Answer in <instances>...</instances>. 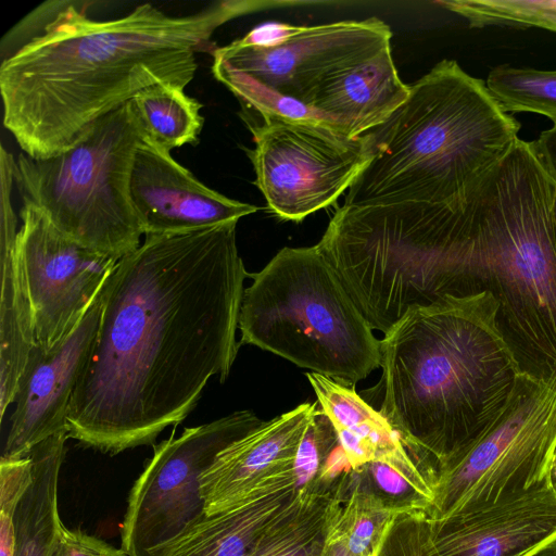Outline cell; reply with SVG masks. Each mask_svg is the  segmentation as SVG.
<instances>
[{"label": "cell", "instance_id": "22", "mask_svg": "<svg viewBox=\"0 0 556 556\" xmlns=\"http://www.w3.org/2000/svg\"><path fill=\"white\" fill-rule=\"evenodd\" d=\"M352 471V470H351ZM351 471L331 485L302 489L260 536L249 556H323Z\"/></svg>", "mask_w": 556, "mask_h": 556}, {"label": "cell", "instance_id": "9", "mask_svg": "<svg viewBox=\"0 0 556 556\" xmlns=\"http://www.w3.org/2000/svg\"><path fill=\"white\" fill-rule=\"evenodd\" d=\"M261 424L252 410H238L155 445L129 492L121 534L127 556H151L205 518L202 475L226 446Z\"/></svg>", "mask_w": 556, "mask_h": 556}, {"label": "cell", "instance_id": "33", "mask_svg": "<svg viewBox=\"0 0 556 556\" xmlns=\"http://www.w3.org/2000/svg\"><path fill=\"white\" fill-rule=\"evenodd\" d=\"M553 219H554V226H555V233H556V194L553 202Z\"/></svg>", "mask_w": 556, "mask_h": 556}, {"label": "cell", "instance_id": "26", "mask_svg": "<svg viewBox=\"0 0 556 556\" xmlns=\"http://www.w3.org/2000/svg\"><path fill=\"white\" fill-rule=\"evenodd\" d=\"M33 480L28 455L0 460V556L15 555L14 516L20 501Z\"/></svg>", "mask_w": 556, "mask_h": 556}, {"label": "cell", "instance_id": "28", "mask_svg": "<svg viewBox=\"0 0 556 556\" xmlns=\"http://www.w3.org/2000/svg\"><path fill=\"white\" fill-rule=\"evenodd\" d=\"M50 556H127L124 549L80 530L63 526L55 538Z\"/></svg>", "mask_w": 556, "mask_h": 556}, {"label": "cell", "instance_id": "7", "mask_svg": "<svg viewBox=\"0 0 556 556\" xmlns=\"http://www.w3.org/2000/svg\"><path fill=\"white\" fill-rule=\"evenodd\" d=\"M143 132L131 101L93 122L67 149L45 159L21 153L14 182L72 240L118 260L137 250L143 231L129 181Z\"/></svg>", "mask_w": 556, "mask_h": 556}, {"label": "cell", "instance_id": "8", "mask_svg": "<svg viewBox=\"0 0 556 556\" xmlns=\"http://www.w3.org/2000/svg\"><path fill=\"white\" fill-rule=\"evenodd\" d=\"M555 447L556 384L520 372L490 428L440 471L429 517L471 513L544 484Z\"/></svg>", "mask_w": 556, "mask_h": 556}, {"label": "cell", "instance_id": "13", "mask_svg": "<svg viewBox=\"0 0 556 556\" xmlns=\"http://www.w3.org/2000/svg\"><path fill=\"white\" fill-rule=\"evenodd\" d=\"M103 289L66 338L50 350L36 344L30 351L1 457H25L35 445L67 429L71 399L99 329Z\"/></svg>", "mask_w": 556, "mask_h": 556}, {"label": "cell", "instance_id": "18", "mask_svg": "<svg viewBox=\"0 0 556 556\" xmlns=\"http://www.w3.org/2000/svg\"><path fill=\"white\" fill-rule=\"evenodd\" d=\"M293 465L266 476L237 503L206 515L151 556H249L263 532L298 494Z\"/></svg>", "mask_w": 556, "mask_h": 556}, {"label": "cell", "instance_id": "5", "mask_svg": "<svg viewBox=\"0 0 556 556\" xmlns=\"http://www.w3.org/2000/svg\"><path fill=\"white\" fill-rule=\"evenodd\" d=\"M520 124L485 83L442 60L367 131L370 159L345 205L444 203L465 197L513 148Z\"/></svg>", "mask_w": 556, "mask_h": 556}, {"label": "cell", "instance_id": "12", "mask_svg": "<svg viewBox=\"0 0 556 556\" xmlns=\"http://www.w3.org/2000/svg\"><path fill=\"white\" fill-rule=\"evenodd\" d=\"M16 249L33 308L36 344L50 350L83 320L119 260L63 235L23 202Z\"/></svg>", "mask_w": 556, "mask_h": 556}, {"label": "cell", "instance_id": "10", "mask_svg": "<svg viewBox=\"0 0 556 556\" xmlns=\"http://www.w3.org/2000/svg\"><path fill=\"white\" fill-rule=\"evenodd\" d=\"M251 126L248 151L269 210L279 218L302 222L331 205L348 190L370 159L366 135L348 136L328 125L281 116Z\"/></svg>", "mask_w": 556, "mask_h": 556}, {"label": "cell", "instance_id": "32", "mask_svg": "<svg viewBox=\"0 0 556 556\" xmlns=\"http://www.w3.org/2000/svg\"><path fill=\"white\" fill-rule=\"evenodd\" d=\"M547 482L551 485V488L556 493V447L553 452L549 466H548V472H547Z\"/></svg>", "mask_w": 556, "mask_h": 556}, {"label": "cell", "instance_id": "6", "mask_svg": "<svg viewBox=\"0 0 556 556\" xmlns=\"http://www.w3.org/2000/svg\"><path fill=\"white\" fill-rule=\"evenodd\" d=\"M250 277L239 314L240 344L348 387L380 367V340L318 243L286 247Z\"/></svg>", "mask_w": 556, "mask_h": 556}, {"label": "cell", "instance_id": "16", "mask_svg": "<svg viewBox=\"0 0 556 556\" xmlns=\"http://www.w3.org/2000/svg\"><path fill=\"white\" fill-rule=\"evenodd\" d=\"M555 538L556 493L548 482L471 513L432 520L438 556H528Z\"/></svg>", "mask_w": 556, "mask_h": 556}, {"label": "cell", "instance_id": "17", "mask_svg": "<svg viewBox=\"0 0 556 556\" xmlns=\"http://www.w3.org/2000/svg\"><path fill=\"white\" fill-rule=\"evenodd\" d=\"M318 406L300 404L226 446L201 478L206 515L225 510L266 476L292 464Z\"/></svg>", "mask_w": 556, "mask_h": 556}, {"label": "cell", "instance_id": "20", "mask_svg": "<svg viewBox=\"0 0 556 556\" xmlns=\"http://www.w3.org/2000/svg\"><path fill=\"white\" fill-rule=\"evenodd\" d=\"M319 407L333 425L353 470L376 459L410 455L390 422L354 387L316 372H305Z\"/></svg>", "mask_w": 556, "mask_h": 556}, {"label": "cell", "instance_id": "11", "mask_svg": "<svg viewBox=\"0 0 556 556\" xmlns=\"http://www.w3.org/2000/svg\"><path fill=\"white\" fill-rule=\"evenodd\" d=\"M368 23L367 18L317 26L289 25L282 38L266 45H249L239 38L211 51L212 73L262 118L315 122L299 103L300 91L364 33Z\"/></svg>", "mask_w": 556, "mask_h": 556}, {"label": "cell", "instance_id": "23", "mask_svg": "<svg viewBox=\"0 0 556 556\" xmlns=\"http://www.w3.org/2000/svg\"><path fill=\"white\" fill-rule=\"evenodd\" d=\"M401 513L375 493L362 469H352L327 539L342 545L350 556H377L388 529Z\"/></svg>", "mask_w": 556, "mask_h": 556}, {"label": "cell", "instance_id": "1", "mask_svg": "<svg viewBox=\"0 0 556 556\" xmlns=\"http://www.w3.org/2000/svg\"><path fill=\"white\" fill-rule=\"evenodd\" d=\"M237 223L146 235L103 289L96 340L71 399L70 438L108 454L152 444L226 381L245 270Z\"/></svg>", "mask_w": 556, "mask_h": 556}, {"label": "cell", "instance_id": "25", "mask_svg": "<svg viewBox=\"0 0 556 556\" xmlns=\"http://www.w3.org/2000/svg\"><path fill=\"white\" fill-rule=\"evenodd\" d=\"M485 85L506 113H536L556 124V70L502 64L490 71Z\"/></svg>", "mask_w": 556, "mask_h": 556}, {"label": "cell", "instance_id": "27", "mask_svg": "<svg viewBox=\"0 0 556 556\" xmlns=\"http://www.w3.org/2000/svg\"><path fill=\"white\" fill-rule=\"evenodd\" d=\"M377 556H438L432 544V520L424 510L399 514Z\"/></svg>", "mask_w": 556, "mask_h": 556}, {"label": "cell", "instance_id": "29", "mask_svg": "<svg viewBox=\"0 0 556 556\" xmlns=\"http://www.w3.org/2000/svg\"><path fill=\"white\" fill-rule=\"evenodd\" d=\"M532 150L545 172L556 184V124L531 141Z\"/></svg>", "mask_w": 556, "mask_h": 556}, {"label": "cell", "instance_id": "2", "mask_svg": "<svg viewBox=\"0 0 556 556\" xmlns=\"http://www.w3.org/2000/svg\"><path fill=\"white\" fill-rule=\"evenodd\" d=\"M80 3L38 7L41 26L2 56L3 126L30 157L67 149L93 122L150 86L185 88L198 68L197 53L215 48L219 26L269 4L228 0L169 15L142 3L98 21Z\"/></svg>", "mask_w": 556, "mask_h": 556}, {"label": "cell", "instance_id": "15", "mask_svg": "<svg viewBox=\"0 0 556 556\" xmlns=\"http://www.w3.org/2000/svg\"><path fill=\"white\" fill-rule=\"evenodd\" d=\"M391 39L336 63L316 78L303 106L315 122L357 137L383 123L409 96L396 71Z\"/></svg>", "mask_w": 556, "mask_h": 556}, {"label": "cell", "instance_id": "31", "mask_svg": "<svg viewBox=\"0 0 556 556\" xmlns=\"http://www.w3.org/2000/svg\"><path fill=\"white\" fill-rule=\"evenodd\" d=\"M528 556H556V538L546 542Z\"/></svg>", "mask_w": 556, "mask_h": 556}, {"label": "cell", "instance_id": "30", "mask_svg": "<svg viewBox=\"0 0 556 556\" xmlns=\"http://www.w3.org/2000/svg\"><path fill=\"white\" fill-rule=\"evenodd\" d=\"M323 556H350L338 542L327 539Z\"/></svg>", "mask_w": 556, "mask_h": 556}, {"label": "cell", "instance_id": "4", "mask_svg": "<svg viewBox=\"0 0 556 556\" xmlns=\"http://www.w3.org/2000/svg\"><path fill=\"white\" fill-rule=\"evenodd\" d=\"M490 292L407 312L380 340L381 379L362 396L439 477L506 405L519 365L496 321Z\"/></svg>", "mask_w": 556, "mask_h": 556}, {"label": "cell", "instance_id": "19", "mask_svg": "<svg viewBox=\"0 0 556 556\" xmlns=\"http://www.w3.org/2000/svg\"><path fill=\"white\" fill-rule=\"evenodd\" d=\"M13 180L1 179L0 417L14 403L21 376L36 345L31 303L17 254Z\"/></svg>", "mask_w": 556, "mask_h": 556}, {"label": "cell", "instance_id": "3", "mask_svg": "<svg viewBox=\"0 0 556 556\" xmlns=\"http://www.w3.org/2000/svg\"><path fill=\"white\" fill-rule=\"evenodd\" d=\"M556 184L531 143L510 151L443 210L438 303L490 292L520 371L556 384Z\"/></svg>", "mask_w": 556, "mask_h": 556}, {"label": "cell", "instance_id": "24", "mask_svg": "<svg viewBox=\"0 0 556 556\" xmlns=\"http://www.w3.org/2000/svg\"><path fill=\"white\" fill-rule=\"evenodd\" d=\"M143 138L170 152L198 142L204 124L202 104L185 88L157 84L139 91L131 100Z\"/></svg>", "mask_w": 556, "mask_h": 556}, {"label": "cell", "instance_id": "21", "mask_svg": "<svg viewBox=\"0 0 556 556\" xmlns=\"http://www.w3.org/2000/svg\"><path fill=\"white\" fill-rule=\"evenodd\" d=\"M70 438L64 429L35 445L27 454L33 463V480L15 516V555L50 556L61 528L58 484Z\"/></svg>", "mask_w": 556, "mask_h": 556}, {"label": "cell", "instance_id": "14", "mask_svg": "<svg viewBox=\"0 0 556 556\" xmlns=\"http://www.w3.org/2000/svg\"><path fill=\"white\" fill-rule=\"evenodd\" d=\"M129 193L144 236L210 227L258 211L206 187L170 152L143 137L135 154Z\"/></svg>", "mask_w": 556, "mask_h": 556}]
</instances>
